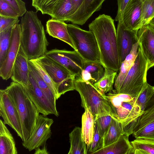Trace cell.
<instances>
[{
  "label": "cell",
  "mask_w": 154,
  "mask_h": 154,
  "mask_svg": "<svg viewBox=\"0 0 154 154\" xmlns=\"http://www.w3.org/2000/svg\"><path fill=\"white\" fill-rule=\"evenodd\" d=\"M67 29L76 51L83 59L85 61L100 62L99 50L93 33L73 24H68Z\"/></svg>",
  "instance_id": "8"
},
{
  "label": "cell",
  "mask_w": 154,
  "mask_h": 154,
  "mask_svg": "<svg viewBox=\"0 0 154 154\" xmlns=\"http://www.w3.org/2000/svg\"><path fill=\"white\" fill-rule=\"evenodd\" d=\"M5 124L0 120V154H17L14 138Z\"/></svg>",
  "instance_id": "24"
},
{
  "label": "cell",
  "mask_w": 154,
  "mask_h": 154,
  "mask_svg": "<svg viewBox=\"0 0 154 154\" xmlns=\"http://www.w3.org/2000/svg\"><path fill=\"white\" fill-rule=\"evenodd\" d=\"M75 90L79 93L81 105L89 109L94 119L97 117L111 114V109L106 94L97 90L89 82L75 79Z\"/></svg>",
  "instance_id": "5"
},
{
  "label": "cell",
  "mask_w": 154,
  "mask_h": 154,
  "mask_svg": "<svg viewBox=\"0 0 154 154\" xmlns=\"http://www.w3.org/2000/svg\"><path fill=\"white\" fill-rule=\"evenodd\" d=\"M138 41L135 44L130 53L122 62L116 77L114 84L115 90L117 91L121 86L128 71L133 65L137 54Z\"/></svg>",
  "instance_id": "23"
},
{
  "label": "cell",
  "mask_w": 154,
  "mask_h": 154,
  "mask_svg": "<svg viewBox=\"0 0 154 154\" xmlns=\"http://www.w3.org/2000/svg\"><path fill=\"white\" fill-rule=\"evenodd\" d=\"M88 27L96 38L101 63L104 68L118 72L120 66L114 20L110 16L100 15L89 24Z\"/></svg>",
  "instance_id": "1"
},
{
  "label": "cell",
  "mask_w": 154,
  "mask_h": 154,
  "mask_svg": "<svg viewBox=\"0 0 154 154\" xmlns=\"http://www.w3.org/2000/svg\"><path fill=\"white\" fill-rule=\"evenodd\" d=\"M46 32L51 36L67 43L76 50V48L69 33L67 24L64 21L51 18L46 23Z\"/></svg>",
  "instance_id": "19"
},
{
  "label": "cell",
  "mask_w": 154,
  "mask_h": 154,
  "mask_svg": "<svg viewBox=\"0 0 154 154\" xmlns=\"http://www.w3.org/2000/svg\"><path fill=\"white\" fill-rule=\"evenodd\" d=\"M131 141L134 154H154V140L143 138Z\"/></svg>",
  "instance_id": "31"
},
{
  "label": "cell",
  "mask_w": 154,
  "mask_h": 154,
  "mask_svg": "<svg viewBox=\"0 0 154 154\" xmlns=\"http://www.w3.org/2000/svg\"><path fill=\"white\" fill-rule=\"evenodd\" d=\"M129 136L128 134L123 133L116 141L93 154H134L133 147L129 140Z\"/></svg>",
  "instance_id": "20"
},
{
  "label": "cell",
  "mask_w": 154,
  "mask_h": 154,
  "mask_svg": "<svg viewBox=\"0 0 154 154\" xmlns=\"http://www.w3.org/2000/svg\"><path fill=\"white\" fill-rule=\"evenodd\" d=\"M64 0H32V5L43 14L51 16Z\"/></svg>",
  "instance_id": "30"
},
{
  "label": "cell",
  "mask_w": 154,
  "mask_h": 154,
  "mask_svg": "<svg viewBox=\"0 0 154 154\" xmlns=\"http://www.w3.org/2000/svg\"><path fill=\"white\" fill-rule=\"evenodd\" d=\"M139 46L148 62L154 60V26L148 23L137 33Z\"/></svg>",
  "instance_id": "17"
},
{
  "label": "cell",
  "mask_w": 154,
  "mask_h": 154,
  "mask_svg": "<svg viewBox=\"0 0 154 154\" xmlns=\"http://www.w3.org/2000/svg\"><path fill=\"white\" fill-rule=\"evenodd\" d=\"M142 1L143 26L154 17V0H142Z\"/></svg>",
  "instance_id": "37"
},
{
  "label": "cell",
  "mask_w": 154,
  "mask_h": 154,
  "mask_svg": "<svg viewBox=\"0 0 154 154\" xmlns=\"http://www.w3.org/2000/svg\"><path fill=\"white\" fill-rule=\"evenodd\" d=\"M130 0H117L118 9L115 20L119 21L122 19V15L126 7Z\"/></svg>",
  "instance_id": "43"
},
{
  "label": "cell",
  "mask_w": 154,
  "mask_h": 154,
  "mask_svg": "<svg viewBox=\"0 0 154 154\" xmlns=\"http://www.w3.org/2000/svg\"><path fill=\"white\" fill-rule=\"evenodd\" d=\"M29 61L37 71L42 79L46 83L56 97L57 100V92L53 82L50 77L41 65L35 59Z\"/></svg>",
  "instance_id": "35"
},
{
  "label": "cell",
  "mask_w": 154,
  "mask_h": 154,
  "mask_svg": "<svg viewBox=\"0 0 154 154\" xmlns=\"http://www.w3.org/2000/svg\"><path fill=\"white\" fill-rule=\"evenodd\" d=\"M13 27L0 32V65L4 61L9 48Z\"/></svg>",
  "instance_id": "33"
},
{
  "label": "cell",
  "mask_w": 154,
  "mask_h": 154,
  "mask_svg": "<svg viewBox=\"0 0 154 154\" xmlns=\"http://www.w3.org/2000/svg\"><path fill=\"white\" fill-rule=\"evenodd\" d=\"M143 111L144 113L126 130L125 133L129 136L154 121V86L153 93L146 103Z\"/></svg>",
  "instance_id": "21"
},
{
  "label": "cell",
  "mask_w": 154,
  "mask_h": 154,
  "mask_svg": "<svg viewBox=\"0 0 154 154\" xmlns=\"http://www.w3.org/2000/svg\"><path fill=\"white\" fill-rule=\"evenodd\" d=\"M154 66V60L148 63L147 69L148 70L150 68Z\"/></svg>",
  "instance_id": "46"
},
{
  "label": "cell",
  "mask_w": 154,
  "mask_h": 154,
  "mask_svg": "<svg viewBox=\"0 0 154 154\" xmlns=\"http://www.w3.org/2000/svg\"><path fill=\"white\" fill-rule=\"evenodd\" d=\"M104 147L103 138L100 135L97 126L94 122V132L91 143L87 148L89 153H93L102 148Z\"/></svg>",
  "instance_id": "38"
},
{
  "label": "cell",
  "mask_w": 154,
  "mask_h": 154,
  "mask_svg": "<svg viewBox=\"0 0 154 154\" xmlns=\"http://www.w3.org/2000/svg\"><path fill=\"white\" fill-rule=\"evenodd\" d=\"M16 11L19 17H22L27 11L25 3L22 0H3Z\"/></svg>",
  "instance_id": "41"
},
{
  "label": "cell",
  "mask_w": 154,
  "mask_h": 154,
  "mask_svg": "<svg viewBox=\"0 0 154 154\" xmlns=\"http://www.w3.org/2000/svg\"><path fill=\"white\" fill-rule=\"evenodd\" d=\"M106 97L111 115L122 123L123 133L144 112L135 103L134 98L129 95L118 93L113 89L106 94Z\"/></svg>",
  "instance_id": "4"
},
{
  "label": "cell",
  "mask_w": 154,
  "mask_h": 154,
  "mask_svg": "<svg viewBox=\"0 0 154 154\" xmlns=\"http://www.w3.org/2000/svg\"><path fill=\"white\" fill-rule=\"evenodd\" d=\"M35 60L52 81L57 92V100L66 92L75 90V76L66 68L46 54Z\"/></svg>",
  "instance_id": "7"
},
{
  "label": "cell",
  "mask_w": 154,
  "mask_h": 154,
  "mask_svg": "<svg viewBox=\"0 0 154 154\" xmlns=\"http://www.w3.org/2000/svg\"><path fill=\"white\" fill-rule=\"evenodd\" d=\"M138 31L127 29L122 19L118 21L116 35L120 67L130 53L134 45L138 42Z\"/></svg>",
  "instance_id": "14"
},
{
  "label": "cell",
  "mask_w": 154,
  "mask_h": 154,
  "mask_svg": "<svg viewBox=\"0 0 154 154\" xmlns=\"http://www.w3.org/2000/svg\"><path fill=\"white\" fill-rule=\"evenodd\" d=\"M82 119V138L87 148L92 142L94 132V119L90 110L85 109Z\"/></svg>",
  "instance_id": "26"
},
{
  "label": "cell",
  "mask_w": 154,
  "mask_h": 154,
  "mask_svg": "<svg viewBox=\"0 0 154 154\" xmlns=\"http://www.w3.org/2000/svg\"><path fill=\"white\" fill-rule=\"evenodd\" d=\"M28 58L20 47L14 62L11 78L12 81L26 87L30 83Z\"/></svg>",
  "instance_id": "16"
},
{
  "label": "cell",
  "mask_w": 154,
  "mask_h": 154,
  "mask_svg": "<svg viewBox=\"0 0 154 154\" xmlns=\"http://www.w3.org/2000/svg\"><path fill=\"white\" fill-rule=\"evenodd\" d=\"M132 134L135 138H143L154 140V121Z\"/></svg>",
  "instance_id": "39"
},
{
  "label": "cell",
  "mask_w": 154,
  "mask_h": 154,
  "mask_svg": "<svg viewBox=\"0 0 154 154\" xmlns=\"http://www.w3.org/2000/svg\"><path fill=\"white\" fill-rule=\"evenodd\" d=\"M0 16L14 18L19 17L15 10L3 0H0Z\"/></svg>",
  "instance_id": "40"
},
{
  "label": "cell",
  "mask_w": 154,
  "mask_h": 154,
  "mask_svg": "<svg viewBox=\"0 0 154 154\" xmlns=\"http://www.w3.org/2000/svg\"><path fill=\"white\" fill-rule=\"evenodd\" d=\"M112 117L108 114L97 117L94 119L99 132L101 136L104 138L111 124Z\"/></svg>",
  "instance_id": "36"
},
{
  "label": "cell",
  "mask_w": 154,
  "mask_h": 154,
  "mask_svg": "<svg viewBox=\"0 0 154 154\" xmlns=\"http://www.w3.org/2000/svg\"><path fill=\"white\" fill-rule=\"evenodd\" d=\"M117 72L107 68H105V71L103 76L93 85L99 91L103 93L109 92L113 89L115 80Z\"/></svg>",
  "instance_id": "27"
},
{
  "label": "cell",
  "mask_w": 154,
  "mask_h": 154,
  "mask_svg": "<svg viewBox=\"0 0 154 154\" xmlns=\"http://www.w3.org/2000/svg\"><path fill=\"white\" fill-rule=\"evenodd\" d=\"M45 54L67 69L75 76V79L81 78L85 61L76 51L54 49Z\"/></svg>",
  "instance_id": "9"
},
{
  "label": "cell",
  "mask_w": 154,
  "mask_h": 154,
  "mask_svg": "<svg viewBox=\"0 0 154 154\" xmlns=\"http://www.w3.org/2000/svg\"><path fill=\"white\" fill-rule=\"evenodd\" d=\"M148 62L139 46L137 54L134 63L130 69L118 90V93L124 94L137 97L145 84Z\"/></svg>",
  "instance_id": "6"
},
{
  "label": "cell",
  "mask_w": 154,
  "mask_h": 154,
  "mask_svg": "<svg viewBox=\"0 0 154 154\" xmlns=\"http://www.w3.org/2000/svg\"><path fill=\"white\" fill-rule=\"evenodd\" d=\"M84 1V0H71L72 5V14L70 16L74 14L77 11L78 9L83 3Z\"/></svg>",
  "instance_id": "44"
},
{
  "label": "cell",
  "mask_w": 154,
  "mask_h": 154,
  "mask_svg": "<svg viewBox=\"0 0 154 154\" xmlns=\"http://www.w3.org/2000/svg\"><path fill=\"white\" fill-rule=\"evenodd\" d=\"M0 115L4 123L11 127L23 140L21 124L17 109L5 90H0Z\"/></svg>",
  "instance_id": "10"
},
{
  "label": "cell",
  "mask_w": 154,
  "mask_h": 154,
  "mask_svg": "<svg viewBox=\"0 0 154 154\" xmlns=\"http://www.w3.org/2000/svg\"><path fill=\"white\" fill-rule=\"evenodd\" d=\"M148 23L154 26V17L150 20Z\"/></svg>",
  "instance_id": "47"
},
{
  "label": "cell",
  "mask_w": 154,
  "mask_h": 154,
  "mask_svg": "<svg viewBox=\"0 0 154 154\" xmlns=\"http://www.w3.org/2000/svg\"><path fill=\"white\" fill-rule=\"evenodd\" d=\"M105 0H84L77 11L68 21L73 24L83 25L94 12L100 10Z\"/></svg>",
  "instance_id": "18"
},
{
  "label": "cell",
  "mask_w": 154,
  "mask_h": 154,
  "mask_svg": "<svg viewBox=\"0 0 154 154\" xmlns=\"http://www.w3.org/2000/svg\"><path fill=\"white\" fill-rule=\"evenodd\" d=\"M20 47L29 60L45 55L49 45L44 27L37 12L27 11L21 18Z\"/></svg>",
  "instance_id": "2"
},
{
  "label": "cell",
  "mask_w": 154,
  "mask_h": 154,
  "mask_svg": "<svg viewBox=\"0 0 154 154\" xmlns=\"http://www.w3.org/2000/svg\"><path fill=\"white\" fill-rule=\"evenodd\" d=\"M35 151L34 153L35 154H48L49 153L47 151V146L46 145L42 146L41 148L38 147L35 149Z\"/></svg>",
  "instance_id": "45"
},
{
  "label": "cell",
  "mask_w": 154,
  "mask_h": 154,
  "mask_svg": "<svg viewBox=\"0 0 154 154\" xmlns=\"http://www.w3.org/2000/svg\"><path fill=\"white\" fill-rule=\"evenodd\" d=\"M18 17L14 18L0 16V32L13 27L18 24Z\"/></svg>",
  "instance_id": "42"
},
{
  "label": "cell",
  "mask_w": 154,
  "mask_h": 154,
  "mask_svg": "<svg viewBox=\"0 0 154 154\" xmlns=\"http://www.w3.org/2000/svg\"><path fill=\"white\" fill-rule=\"evenodd\" d=\"M123 133L122 123L112 117L110 126L103 138L104 147L116 141Z\"/></svg>",
  "instance_id": "29"
},
{
  "label": "cell",
  "mask_w": 154,
  "mask_h": 154,
  "mask_svg": "<svg viewBox=\"0 0 154 154\" xmlns=\"http://www.w3.org/2000/svg\"><path fill=\"white\" fill-rule=\"evenodd\" d=\"M53 122L52 119L39 114L31 135L22 143L23 146L31 151L46 145L47 140L51 137V126Z\"/></svg>",
  "instance_id": "11"
},
{
  "label": "cell",
  "mask_w": 154,
  "mask_h": 154,
  "mask_svg": "<svg viewBox=\"0 0 154 154\" xmlns=\"http://www.w3.org/2000/svg\"><path fill=\"white\" fill-rule=\"evenodd\" d=\"M105 68L100 62L85 61L81 77V81L89 82L94 84L103 75Z\"/></svg>",
  "instance_id": "22"
},
{
  "label": "cell",
  "mask_w": 154,
  "mask_h": 154,
  "mask_svg": "<svg viewBox=\"0 0 154 154\" xmlns=\"http://www.w3.org/2000/svg\"><path fill=\"white\" fill-rule=\"evenodd\" d=\"M29 78V85L26 87L23 86L39 112L45 116L53 114L58 117L59 114L57 108L52 105L30 73Z\"/></svg>",
  "instance_id": "13"
},
{
  "label": "cell",
  "mask_w": 154,
  "mask_h": 154,
  "mask_svg": "<svg viewBox=\"0 0 154 154\" xmlns=\"http://www.w3.org/2000/svg\"><path fill=\"white\" fill-rule=\"evenodd\" d=\"M70 147L68 154H87L86 145L82 138V128L75 127L69 134Z\"/></svg>",
  "instance_id": "25"
},
{
  "label": "cell",
  "mask_w": 154,
  "mask_h": 154,
  "mask_svg": "<svg viewBox=\"0 0 154 154\" xmlns=\"http://www.w3.org/2000/svg\"><path fill=\"white\" fill-rule=\"evenodd\" d=\"M126 27L137 30L143 26L142 0H130L123 12L122 19Z\"/></svg>",
  "instance_id": "15"
},
{
  "label": "cell",
  "mask_w": 154,
  "mask_h": 154,
  "mask_svg": "<svg viewBox=\"0 0 154 154\" xmlns=\"http://www.w3.org/2000/svg\"><path fill=\"white\" fill-rule=\"evenodd\" d=\"M71 0H64L51 16V18L63 21H68L72 14Z\"/></svg>",
  "instance_id": "32"
},
{
  "label": "cell",
  "mask_w": 154,
  "mask_h": 154,
  "mask_svg": "<svg viewBox=\"0 0 154 154\" xmlns=\"http://www.w3.org/2000/svg\"><path fill=\"white\" fill-rule=\"evenodd\" d=\"M28 64L30 73L35 80L39 88L52 105L54 107L57 108L56 106L57 99L56 97L29 60Z\"/></svg>",
  "instance_id": "28"
},
{
  "label": "cell",
  "mask_w": 154,
  "mask_h": 154,
  "mask_svg": "<svg viewBox=\"0 0 154 154\" xmlns=\"http://www.w3.org/2000/svg\"><path fill=\"white\" fill-rule=\"evenodd\" d=\"M154 91V86L146 82L144 85L138 96L134 98L135 102L143 111L146 104L152 95Z\"/></svg>",
  "instance_id": "34"
},
{
  "label": "cell",
  "mask_w": 154,
  "mask_h": 154,
  "mask_svg": "<svg viewBox=\"0 0 154 154\" xmlns=\"http://www.w3.org/2000/svg\"><path fill=\"white\" fill-rule=\"evenodd\" d=\"M21 36L20 25L18 24L13 27L9 48L4 61L0 65V76L3 80L11 78L13 65L20 47Z\"/></svg>",
  "instance_id": "12"
},
{
  "label": "cell",
  "mask_w": 154,
  "mask_h": 154,
  "mask_svg": "<svg viewBox=\"0 0 154 154\" xmlns=\"http://www.w3.org/2000/svg\"><path fill=\"white\" fill-rule=\"evenodd\" d=\"M5 89L18 112L23 134V142H25L31 135L40 113L21 85L12 81Z\"/></svg>",
  "instance_id": "3"
}]
</instances>
